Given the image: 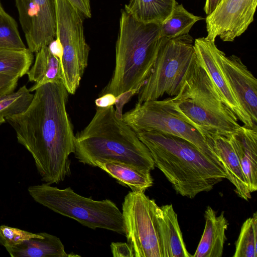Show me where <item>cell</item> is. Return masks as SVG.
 Listing matches in <instances>:
<instances>
[{"label":"cell","instance_id":"52a82bcc","mask_svg":"<svg viewBox=\"0 0 257 257\" xmlns=\"http://www.w3.org/2000/svg\"><path fill=\"white\" fill-rule=\"evenodd\" d=\"M194 41L189 34L162 37L151 72L138 93V103L178 94L196 59Z\"/></svg>","mask_w":257,"mask_h":257},{"label":"cell","instance_id":"d6986e66","mask_svg":"<svg viewBox=\"0 0 257 257\" xmlns=\"http://www.w3.org/2000/svg\"><path fill=\"white\" fill-rule=\"evenodd\" d=\"M41 237H34L21 243L6 248L12 257H71L79 255L68 254L60 239L56 236L42 232Z\"/></svg>","mask_w":257,"mask_h":257},{"label":"cell","instance_id":"8d00e7d4","mask_svg":"<svg viewBox=\"0 0 257 257\" xmlns=\"http://www.w3.org/2000/svg\"><path fill=\"white\" fill-rule=\"evenodd\" d=\"M1 6H2L1 4H0V7H1Z\"/></svg>","mask_w":257,"mask_h":257},{"label":"cell","instance_id":"e0dca14e","mask_svg":"<svg viewBox=\"0 0 257 257\" xmlns=\"http://www.w3.org/2000/svg\"><path fill=\"white\" fill-rule=\"evenodd\" d=\"M205 227L193 257H221L226 240L225 231L229 223L222 211H216L208 206L205 211Z\"/></svg>","mask_w":257,"mask_h":257},{"label":"cell","instance_id":"5b68a950","mask_svg":"<svg viewBox=\"0 0 257 257\" xmlns=\"http://www.w3.org/2000/svg\"><path fill=\"white\" fill-rule=\"evenodd\" d=\"M172 99L180 116L199 130L209 143L211 136L229 137L240 126L196 59L179 93Z\"/></svg>","mask_w":257,"mask_h":257},{"label":"cell","instance_id":"f1b7e54d","mask_svg":"<svg viewBox=\"0 0 257 257\" xmlns=\"http://www.w3.org/2000/svg\"><path fill=\"white\" fill-rule=\"evenodd\" d=\"M19 78L0 74V96L14 91Z\"/></svg>","mask_w":257,"mask_h":257},{"label":"cell","instance_id":"7402d4cb","mask_svg":"<svg viewBox=\"0 0 257 257\" xmlns=\"http://www.w3.org/2000/svg\"><path fill=\"white\" fill-rule=\"evenodd\" d=\"M176 0H129L124 10L144 23L161 24L171 14Z\"/></svg>","mask_w":257,"mask_h":257},{"label":"cell","instance_id":"603a6c76","mask_svg":"<svg viewBox=\"0 0 257 257\" xmlns=\"http://www.w3.org/2000/svg\"><path fill=\"white\" fill-rule=\"evenodd\" d=\"M203 19L189 12L176 1L170 15L160 24V37L170 38L188 34L193 26Z\"/></svg>","mask_w":257,"mask_h":257},{"label":"cell","instance_id":"9c48e42d","mask_svg":"<svg viewBox=\"0 0 257 257\" xmlns=\"http://www.w3.org/2000/svg\"><path fill=\"white\" fill-rule=\"evenodd\" d=\"M56 36L62 44V82L74 94L88 65L90 48L86 41L84 17L68 0H55Z\"/></svg>","mask_w":257,"mask_h":257},{"label":"cell","instance_id":"6da1fadb","mask_svg":"<svg viewBox=\"0 0 257 257\" xmlns=\"http://www.w3.org/2000/svg\"><path fill=\"white\" fill-rule=\"evenodd\" d=\"M23 113L5 118L18 142L32 155L41 180L58 184L71 174L69 157L75 152V137L66 109L68 92L62 81L35 91Z\"/></svg>","mask_w":257,"mask_h":257},{"label":"cell","instance_id":"3957f363","mask_svg":"<svg viewBox=\"0 0 257 257\" xmlns=\"http://www.w3.org/2000/svg\"><path fill=\"white\" fill-rule=\"evenodd\" d=\"M96 110L89 123L75 136L74 154L78 161L92 167L98 162L114 161L153 170L155 166L149 150L116 116L114 106Z\"/></svg>","mask_w":257,"mask_h":257},{"label":"cell","instance_id":"cb8c5ba5","mask_svg":"<svg viewBox=\"0 0 257 257\" xmlns=\"http://www.w3.org/2000/svg\"><path fill=\"white\" fill-rule=\"evenodd\" d=\"M33 53L28 48H0V74L18 78L27 74L34 60Z\"/></svg>","mask_w":257,"mask_h":257},{"label":"cell","instance_id":"4dcf8cb0","mask_svg":"<svg viewBox=\"0 0 257 257\" xmlns=\"http://www.w3.org/2000/svg\"><path fill=\"white\" fill-rule=\"evenodd\" d=\"M136 94H138L136 91L130 90L123 92L116 97V101L114 103L115 110L116 115L118 118H122V108L124 105Z\"/></svg>","mask_w":257,"mask_h":257},{"label":"cell","instance_id":"44dd1931","mask_svg":"<svg viewBox=\"0 0 257 257\" xmlns=\"http://www.w3.org/2000/svg\"><path fill=\"white\" fill-rule=\"evenodd\" d=\"M27 74L29 81L35 82L29 89L31 92L45 84L62 81L61 61L48 46H44L36 52L34 64Z\"/></svg>","mask_w":257,"mask_h":257},{"label":"cell","instance_id":"74e56055","mask_svg":"<svg viewBox=\"0 0 257 257\" xmlns=\"http://www.w3.org/2000/svg\"><path fill=\"white\" fill-rule=\"evenodd\" d=\"M0 4H1V2H0Z\"/></svg>","mask_w":257,"mask_h":257},{"label":"cell","instance_id":"277c9868","mask_svg":"<svg viewBox=\"0 0 257 257\" xmlns=\"http://www.w3.org/2000/svg\"><path fill=\"white\" fill-rule=\"evenodd\" d=\"M160 32V25L139 22L121 10L115 68L102 94L111 93L117 97L130 90L138 94L156 60L162 40Z\"/></svg>","mask_w":257,"mask_h":257},{"label":"cell","instance_id":"d6a6232c","mask_svg":"<svg viewBox=\"0 0 257 257\" xmlns=\"http://www.w3.org/2000/svg\"><path fill=\"white\" fill-rule=\"evenodd\" d=\"M116 101V96L111 93H105L95 100V103L98 107H106L114 105Z\"/></svg>","mask_w":257,"mask_h":257},{"label":"cell","instance_id":"ba28073f","mask_svg":"<svg viewBox=\"0 0 257 257\" xmlns=\"http://www.w3.org/2000/svg\"><path fill=\"white\" fill-rule=\"evenodd\" d=\"M122 119L136 133L157 132L184 139L222 165L206 138L180 116L171 97L137 103L122 115Z\"/></svg>","mask_w":257,"mask_h":257},{"label":"cell","instance_id":"8992f818","mask_svg":"<svg viewBox=\"0 0 257 257\" xmlns=\"http://www.w3.org/2000/svg\"><path fill=\"white\" fill-rule=\"evenodd\" d=\"M28 190L37 203L88 228L125 233L122 212L110 200H94L70 187L59 189L47 183L29 186Z\"/></svg>","mask_w":257,"mask_h":257},{"label":"cell","instance_id":"e575fe53","mask_svg":"<svg viewBox=\"0 0 257 257\" xmlns=\"http://www.w3.org/2000/svg\"><path fill=\"white\" fill-rule=\"evenodd\" d=\"M222 0H206L204 11L207 15L211 14L217 8Z\"/></svg>","mask_w":257,"mask_h":257},{"label":"cell","instance_id":"1f68e13d","mask_svg":"<svg viewBox=\"0 0 257 257\" xmlns=\"http://www.w3.org/2000/svg\"><path fill=\"white\" fill-rule=\"evenodd\" d=\"M85 18L91 17L90 0H68Z\"/></svg>","mask_w":257,"mask_h":257},{"label":"cell","instance_id":"836d02e7","mask_svg":"<svg viewBox=\"0 0 257 257\" xmlns=\"http://www.w3.org/2000/svg\"><path fill=\"white\" fill-rule=\"evenodd\" d=\"M48 47L51 52L58 58L61 61L63 55V49L59 39L56 37V38L51 42Z\"/></svg>","mask_w":257,"mask_h":257},{"label":"cell","instance_id":"8fae6325","mask_svg":"<svg viewBox=\"0 0 257 257\" xmlns=\"http://www.w3.org/2000/svg\"><path fill=\"white\" fill-rule=\"evenodd\" d=\"M28 49L36 53L56 36L55 0H15Z\"/></svg>","mask_w":257,"mask_h":257},{"label":"cell","instance_id":"5bb4252c","mask_svg":"<svg viewBox=\"0 0 257 257\" xmlns=\"http://www.w3.org/2000/svg\"><path fill=\"white\" fill-rule=\"evenodd\" d=\"M224 75L239 103L257 127V80L241 59L220 53Z\"/></svg>","mask_w":257,"mask_h":257},{"label":"cell","instance_id":"484cf974","mask_svg":"<svg viewBox=\"0 0 257 257\" xmlns=\"http://www.w3.org/2000/svg\"><path fill=\"white\" fill-rule=\"evenodd\" d=\"M34 94L25 85L16 92L0 96V117L4 118L24 112L31 104Z\"/></svg>","mask_w":257,"mask_h":257},{"label":"cell","instance_id":"ac0fdd59","mask_svg":"<svg viewBox=\"0 0 257 257\" xmlns=\"http://www.w3.org/2000/svg\"><path fill=\"white\" fill-rule=\"evenodd\" d=\"M158 219L163 257L192 256L187 250L172 205L159 207Z\"/></svg>","mask_w":257,"mask_h":257},{"label":"cell","instance_id":"2e32d148","mask_svg":"<svg viewBox=\"0 0 257 257\" xmlns=\"http://www.w3.org/2000/svg\"><path fill=\"white\" fill-rule=\"evenodd\" d=\"M250 193L257 190V130L241 126L229 136Z\"/></svg>","mask_w":257,"mask_h":257},{"label":"cell","instance_id":"7a4b0ae2","mask_svg":"<svg viewBox=\"0 0 257 257\" xmlns=\"http://www.w3.org/2000/svg\"><path fill=\"white\" fill-rule=\"evenodd\" d=\"M137 134L149 150L155 166L182 196L193 199L226 178L222 165L184 139L153 131Z\"/></svg>","mask_w":257,"mask_h":257},{"label":"cell","instance_id":"ffe728a7","mask_svg":"<svg viewBox=\"0 0 257 257\" xmlns=\"http://www.w3.org/2000/svg\"><path fill=\"white\" fill-rule=\"evenodd\" d=\"M95 167L106 172L121 185L130 187L133 192H145L153 184L150 172L124 163L114 161L98 162Z\"/></svg>","mask_w":257,"mask_h":257},{"label":"cell","instance_id":"7c38bea8","mask_svg":"<svg viewBox=\"0 0 257 257\" xmlns=\"http://www.w3.org/2000/svg\"><path fill=\"white\" fill-rule=\"evenodd\" d=\"M257 0H222L205 19L207 39L233 42L254 20Z\"/></svg>","mask_w":257,"mask_h":257},{"label":"cell","instance_id":"9a60e30c","mask_svg":"<svg viewBox=\"0 0 257 257\" xmlns=\"http://www.w3.org/2000/svg\"><path fill=\"white\" fill-rule=\"evenodd\" d=\"M214 152L223 165L226 178L234 186L237 195L245 200L251 198L248 184L229 136H211Z\"/></svg>","mask_w":257,"mask_h":257},{"label":"cell","instance_id":"4fadbf2b","mask_svg":"<svg viewBox=\"0 0 257 257\" xmlns=\"http://www.w3.org/2000/svg\"><path fill=\"white\" fill-rule=\"evenodd\" d=\"M194 46L197 63L207 73L224 103L243 123V126L257 130L239 103L225 78L220 64L221 50L217 47L215 41L205 37L198 38L194 40Z\"/></svg>","mask_w":257,"mask_h":257},{"label":"cell","instance_id":"30bf717a","mask_svg":"<svg viewBox=\"0 0 257 257\" xmlns=\"http://www.w3.org/2000/svg\"><path fill=\"white\" fill-rule=\"evenodd\" d=\"M159 206L144 192H129L122 205L125 233L135 257H163Z\"/></svg>","mask_w":257,"mask_h":257},{"label":"cell","instance_id":"d590c367","mask_svg":"<svg viewBox=\"0 0 257 257\" xmlns=\"http://www.w3.org/2000/svg\"><path fill=\"white\" fill-rule=\"evenodd\" d=\"M5 121H6V120L4 118L0 117V124L5 122Z\"/></svg>","mask_w":257,"mask_h":257},{"label":"cell","instance_id":"f546056e","mask_svg":"<svg viewBox=\"0 0 257 257\" xmlns=\"http://www.w3.org/2000/svg\"><path fill=\"white\" fill-rule=\"evenodd\" d=\"M111 251L114 257H134V250L130 244L125 242H112Z\"/></svg>","mask_w":257,"mask_h":257},{"label":"cell","instance_id":"4316f807","mask_svg":"<svg viewBox=\"0 0 257 257\" xmlns=\"http://www.w3.org/2000/svg\"><path fill=\"white\" fill-rule=\"evenodd\" d=\"M0 48L19 49H26L15 19L0 7Z\"/></svg>","mask_w":257,"mask_h":257},{"label":"cell","instance_id":"83f0119b","mask_svg":"<svg viewBox=\"0 0 257 257\" xmlns=\"http://www.w3.org/2000/svg\"><path fill=\"white\" fill-rule=\"evenodd\" d=\"M42 236V232L34 233L5 225L0 226V244L5 248L16 246L32 238Z\"/></svg>","mask_w":257,"mask_h":257},{"label":"cell","instance_id":"d4e9b609","mask_svg":"<svg viewBox=\"0 0 257 257\" xmlns=\"http://www.w3.org/2000/svg\"><path fill=\"white\" fill-rule=\"evenodd\" d=\"M233 257H257V213L243 223Z\"/></svg>","mask_w":257,"mask_h":257}]
</instances>
